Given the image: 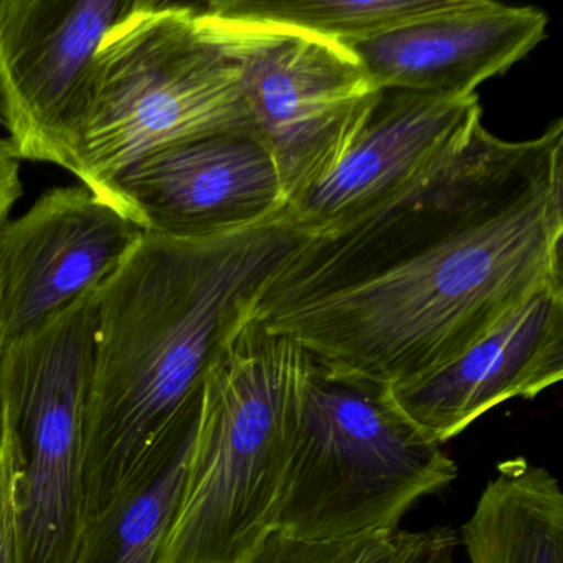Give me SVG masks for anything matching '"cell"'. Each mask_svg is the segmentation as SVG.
<instances>
[{"label": "cell", "instance_id": "cell-1", "mask_svg": "<svg viewBox=\"0 0 563 563\" xmlns=\"http://www.w3.org/2000/svg\"><path fill=\"white\" fill-rule=\"evenodd\" d=\"M563 121L477 124L385 199L305 233L253 318L338 374L397 387L448 364L562 278Z\"/></svg>", "mask_w": 563, "mask_h": 563}, {"label": "cell", "instance_id": "cell-2", "mask_svg": "<svg viewBox=\"0 0 563 563\" xmlns=\"http://www.w3.org/2000/svg\"><path fill=\"white\" fill-rule=\"evenodd\" d=\"M302 236L289 207L252 229L207 239L144 232L100 286L84 522L113 504L164 431L202 395Z\"/></svg>", "mask_w": 563, "mask_h": 563}, {"label": "cell", "instance_id": "cell-3", "mask_svg": "<svg viewBox=\"0 0 563 563\" xmlns=\"http://www.w3.org/2000/svg\"><path fill=\"white\" fill-rule=\"evenodd\" d=\"M308 354L250 318L207 377L176 516L156 563H242L275 526Z\"/></svg>", "mask_w": 563, "mask_h": 563}, {"label": "cell", "instance_id": "cell-4", "mask_svg": "<svg viewBox=\"0 0 563 563\" xmlns=\"http://www.w3.org/2000/svg\"><path fill=\"white\" fill-rule=\"evenodd\" d=\"M457 466L385 385L338 374L308 354L298 427L273 530L311 542L400 529Z\"/></svg>", "mask_w": 563, "mask_h": 563}, {"label": "cell", "instance_id": "cell-5", "mask_svg": "<svg viewBox=\"0 0 563 563\" xmlns=\"http://www.w3.org/2000/svg\"><path fill=\"white\" fill-rule=\"evenodd\" d=\"M223 130L250 131L239 74L197 8L134 0L98 48L68 170L100 194L141 157Z\"/></svg>", "mask_w": 563, "mask_h": 563}, {"label": "cell", "instance_id": "cell-6", "mask_svg": "<svg viewBox=\"0 0 563 563\" xmlns=\"http://www.w3.org/2000/svg\"><path fill=\"white\" fill-rule=\"evenodd\" d=\"M98 291L9 342L0 355V438L11 466L14 563H71L84 532Z\"/></svg>", "mask_w": 563, "mask_h": 563}, {"label": "cell", "instance_id": "cell-7", "mask_svg": "<svg viewBox=\"0 0 563 563\" xmlns=\"http://www.w3.org/2000/svg\"><path fill=\"white\" fill-rule=\"evenodd\" d=\"M197 24L235 65L250 131L275 161L291 206L338 161L382 90L338 42L206 8H197Z\"/></svg>", "mask_w": 563, "mask_h": 563}, {"label": "cell", "instance_id": "cell-8", "mask_svg": "<svg viewBox=\"0 0 563 563\" xmlns=\"http://www.w3.org/2000/svg\"><path fill=\"white\" fill-rule=\"evenodd\" d=\"M134 0H2L0 121L21 161L70 169L95 57Z\"/></svg>", "mask_w": 563, "mask_h": 563}, {"label": "cell", "instance_id": "cell-9", "mask_svg": "<svg viewBox=\"0 0 563 563\" xmlns=\"http://www.w3.org/2000/svg\"><path fill=\"white\" fill-rule=\"evenodd\" d=\"M97 196L143 232L169 239L240 232L288 209L278 167L249 130L213 131L161 147Z\"/></svg>", "mask_w": 563, "mask_h": 563}, {"label": "cell", "instance_id": "cell-10", "mask_svg": "<svg viewBox=\"0 0 563 563\" xmlns=\"http://www.w3.org/2000/svg\"><path fill=\"white\" fill-rule=\"evenodd\" d=\"M143 230L87 186L57 187L0 229V344L100 288Z\"/></svg>", "mask_w": 563, "mask_h": 563}, {"label": "cell", "instance_id": "cell-11", "mask_svg": "<svg viewBox=\"0 0 563 563\" xmlns=\"http://www.w3.org/2000/svg\"><path fill=\"white\" fill-rule=\"evenodd\" d=\"M563 378V283L543 286L466 351L423 377L388 387L397 407L438 443L516 398Z\"/></svg>", "mask_w": 563, "mask_h": 563}, {"label": "cell", "instance_id": "cell-12", "mask_svg": "<svg viewBox=\"0 0 563 563\" xmlns=\"http://www.w3.org/2000/svg\"><path fill=\"white\" fill-rule=\"evenodd\" d=\"M476 95L382 90L334 164L289 206L302 233L365 209L433 166L481 123Z\"/></svg>", "mask_w": 563, "mask_h": 563}, {"label": "cell", "instance_id": "cell-13", "mask_svg": "<svg viewBox=\"0 0 563 563\" xmlns=\"http://www.w3.org/2000/svg\"><path fill=\"white\" fill-rule=\"evenodd\" d=\"M547 27L542 9L461 0L443 14L344 47L377 90L470 97L542 44Z\"/></svg>", "mask_w": 563, "mask_h": 563}, {"label": "cell", "instance_id": "cell-14", "mask_svg": "<svg viewBox=\"0 0 563 563\" xmlns=\"http://www.w3.org/2000/svg\"><path fill=\"white\" fill-rule=\"evenodd\" d=\"M202 395L164 431L113 504L85 522L71 563H156L183 494Z\"/></svg>", "mask_w": 563, "mask_h": 563}, {"label": "cell", "instance_id": "cell-15", "mask_svg": "<svg viewBox=\"0 0 563 563\" xmlns=\"http://www.w3.org/2000/svg\"><path fill=\"white\" fill-rule=\"evenodd\" d=\"M461 0H219L207 11L229 21L355 44L443 14Z\"/></svg>", "mask_w": 563, "mask_h": 563}, {"label": "cell", "instance_id": "cell-16", "mask_svg": "<svg viewBox=\"0 0 563 563\" xmlns=\"http://www.w3.org/2000/svg\"><path fill=\"white\" fill-rule=\"evenodd\" d=\"M418 530L398 529L358 539L311 542L269 530L242 563H404Z\"/></svg>", "mask_w": 563, "mask_h": 563}, {"label": "cell", "instance_id": "cell-17", "mask_svg": "<svg viewBox=\"0 0 563 563\" xmlns=\"http://www.w3.org/2000/svg\"><path fill=\"white\" fill-rule=\"evenodd\" d=\"M457 540L446 530H421L404 563H456Z\"/></svg>", "mask_w": 563, "mask_h": 563}, {"label": "cell", "instance_id": "cell-18", "mask_svg": "<svg viewBox=\"0 0 563 563\" xmlns=\"http://www.w3.org/2000/svg\"><path fill=\"white\" fill-rule=\"evenodd\" d=\"M0 563H14L11 466H9L8 448L2 438H0Z\"/></svg>", "mask_w": 563, "mask_h": 563}, {"label": "cell", "instance_id": "cell-19", "mask_svg": "<svg viewBox=\"0 0 563 563\" xmlns=\"http://www.w3.org/2000/svg\"><path fill=\"white\" fill-rule=\"evenodd\" d=\"M21 196V159L8 140H0V229L8 222L9 212Z\"/></svg>", "mask_w": 563, "mask_h": 563}, {"label": "cell", "instance_id": "cell-20", "mask_svg": "<svg viewBox=\"0 0 563 563\" xmlns=\"http://www.w3.org/2000/svg\"><path fill=\"white\" fill-rule=\"evenodd\" d=\"M2 349L4 347H2V344H0V355H2Z\"/></svg>", "mask_w": 563, "mask_h": 563}]
</instances>
